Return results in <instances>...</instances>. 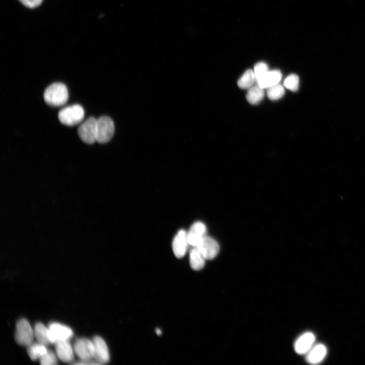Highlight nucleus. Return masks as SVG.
Listing matches in <instances>:
<instances>
[{
    "label": "nucleus",
    "instance_id": "nucleus-1",
    "mask_svg": "<svg viewBox=\"0 0 365 365\" xmlns=\"http://www.w3.org/2000/svg\"><path fill=\"white\" fill-rule=\"evenodd\" d=\"M68 92L66 86L63 83L57 82L49 85L45 90L44 99L49 105L59 106L66 103Z\"/></svg>",
    "mask_w": 365,
    "mask_h": 365
},
{
    "label": "nucleus",
    "instance_id": "nucleus-2",
    "mask_svg": "<svg viewBox=\"0 0 365 365\" xmlns=\"http://www.w3.org/2000/svg\"><path fill=\"white\" fill-rule=\"evenodd\" d=\"M84 110L79 104L67 106L59 111L58 117L62 124L74 126L81 122L84 117Z\"/></svg>",
    "mask_w": 365,
    "mask_h": 365
},
{
    "label": "nucleus",
    "instance_id": "nucleus-3",
    "mask_svg": "<svg viewBox=\"0 0 365 365\" xmlns=\"http://www.w3.org/2000/svg\"><path fill=\"white\" fill-rule=\"evenodd\" d=\"M34 337V331L27 320L25 318L19 320L16 326V342L20 345L28 347L33 343Z\"/></svg>",
    "mask_w": 365,
    "mask_h": 365
},
{
    "label": "nucleus",
    "instance_id": "nucleus-4",
    "mask_svg": "<svg viewBox=\"0 0 365 365\" xmlns=\"http://www.w3.org/2000/svg\"><path fill=\"white\" fill-rule=\"evenodd\" d=\"M115 126L113 120L108 117L102 116L97 120L96 141L100 143L109 141L113 137Z\"/></svg>",
    "mask_w": 365,
    "mask_h": 365
},
{
    "label": "nucleus",
    "instance_id": "nucleus-5",
    "mask_svg": "<svg viewBox=\"0 0 365 365\" xmlns=\"http://www.w3.org/2000/svg\"><path fill=\"white\" fill-rule=\"evenodd\" d=\"M97 120L90 117L78 128V133L80 139L88 144H92L96 141Z\"/></svg>",
    "mask_w": 365,
    "mask_h": 365
},
{
    "label": "nucleus",
    "instance_id": "nucleus-6",
    "mask_svg": "<svg viewBox=\"0 0 365 365\" xmlns=\"http://www.w3.org/2000/svg\"><path fill=\"white\" fill-rule=\"evenodd\" d=\"M49 337L51 343L69 340L73 335L72 330L67 326L58 322H51L48 326Z\"/></svg>",
    "mask_w": 365,
    "mask_h": 365
},
{
    "label": "nucleus",
    "instance_id": "nucleus-7",
    "mask_svg": "<svg viewBox=\"0 0 365 365\" xmlns=\"http://www.w3.org/2000/svg\"><path fill=\"white\" fill-rule=\"evenodd\" d=\"M74 350L80 360H91L94 358V349L92 340L85 338L78 339L74 344Z\"/></svg>",
    "mask_w": 365,
    "mask_h": 365
},
{
    "label": "nucleus",
    "instance_id": "nucleus-8",
    "mask_svg": "<svg viewBox=\"0 0 365 365\" xmlns=\"http://www.w3.org/2000/svg\"><path fill=\"white\" fill-rule=\"evenodd\" d=\"M205 260H212L218 254L220 246L213 238L205 236L196 247Z\"/></svg>",
    "mask_w": 365,
    "mask_h": 365
},
{
    "label": "nucleus",
    "instance_id": "nucleus-9",
    "mask_svg": "<svg viewBox=\"0 0 365 365\" xmlns=\"http://www.w3.org/2000/svg\"><path fill=\"white\" fill-rule=\"evenodd\" d=\"M92 342L94 345V359L98 364H105L110 360V353L104 340L100 337L95 336Z\"/></svg>",
    "mask_w": 365,
    "mask_h": 365
},
{
    "label": "nucleus",
    "instance_id": "nucleus-10",
    "mask_svg": "<svg viewBox=\"0 0 365 365\" xmlns=\"http://www.w3.org/2000/svg\"><path fill=\"white\" fill-rule=\"evenodd\" d=\"M189 244L187 238V232L184 230L178 231L174 237L172 243V248L174 256L181 258L186 254Z\"/></svg>",
    "mask_w": 365,
    "mask_h": 365
},
{
    "label": "nucleus",
    "instance_id": "nucleus-11",
    "mask_svg": "<svg viewBox=\"0 0 365 365\" xmlns=\"http://www.w3.org/2000/svg\"><path fill=\"white\" fill-rule=\"evenodd\" d=\"M206 228L202 222L194 223L187 232L189 244L193 247H196L202 239L206 236Z\"/></svg>",
    "mask_w": 365,
    "mask_h": 365
},
{
    "label": "nucleus",
    "instance_id": "nucleus-12",
    "mask_svg": "<svg viewBox=\"0 0 365 365\" xmlns=\"http://www.w3.org/2000/svg\"><path fill=\"white\" fill-rule=\"evenodd\" d=\"M315 340L314 335L306 332L301 335L296 341L294 349L299 354H306L313 347Z\"/></svg>",
    "mask_w": 365,
    "mask_h": 365
},
{
    "label": "nucleus",
    "instance_id": "nucleus-13",
    "mask_svg": "<svg viewBox=\"0 0 365 365\" xmlns=\"http://www.w3.org/2000/svg\"><path fill=\"white\" fill-rule=\"evenodd\" d=\"M55 344L56 354L61 361L66 363L74 361L75 352L69 340L59 341Z\"/></svg>",
    "mask_w": 365,
    "mask_h": 365
},
{
    "label": "nucleus",
    "instance_id": "nucleus-14",
    "mask_svg": "<svg viewBox=\"0 0 365 365\" xmlns=\"http://www.w3.org/2000/svg\"><path fill=\"white\" fill-rule=\"evenodd\" d=\"M326 353L327 349L325 345L318 344L313 345L306 353V360L309 363L318 364L323 360Z\"/></svg>",
    "mask_w": 365,
    "mask_h": 365
},
{
    "label": "nucleus",
    "instance_id": "nucleus-15",
    "mask_svg": "<svg viewBox=\"0 0 365 365\" xmlns=\"http://www.w3.org/2000/svg\"><path fill=\"white\" fill-rule=\"evenodd\" d=\"M282 78L280 70H269L262 78L257 81V84L263 89L268 88L278 84Z\"/></svg>",
    "mask_w": 365,
    "mask_h": 365
},
{
    "label": "nucleus",
    "instance_id": "nucleus-16",
    "mask_svg": "<svg viewBox=\"0 0 365 365\" xmlns=\"http://www.w3.org/2000/svg\"><path fill=\"white\" fill-rule=\"evenodd\" d=\"M205 259L196 247L193 248L190 251L189 262L192 269L200 270L205 265Z\"/></svg>",
    "mask_w": 365,
    "mask_h": 365
},
{
    "label": "nucleus",
    "instance_id": "nucleus-17",
    "mask_svg": "<svg viewBox=\"0 0 365 365\" xmlns=\"http://www.w3.org/2000/svg\"><path fill=\"white\" fill-rule=\"evenodd\" d=\"M264 96V89L257 84L248 89L246 98L251 104H257L262 101Z\"/></svg>",
    "mask_w": 365,
    "mask_h": 365
},
{
    "label": "nucleus",
    "instance_id": "nucleus-18",
    "mask_svg": "<svg viewBox=\"0 0 365 365\" xmlns=\"http://www.w3.org/2000/svg\"><path fill=\"white\" fill-rule=\"evenodd\" d=\"M33 331L34 337L39 343L46 346L51 343L49 337V328L42 323H36Z\"/></svg>",
    "mask_w": 365,
    "mask_h": 365
},
{
    "label": "nucleus",
    "instance_id": "nucleus-19",
    "mask_svg": "<svg viewBox=\"0 0 365 365\" xmlns=\"http://www.w3.org/2000/svg\"><path fill=\"white\" fill-rule=\"evenodd\" d=\"M257 82L256 78L253 70H246L237 82L238 86L242 89H248Z\"/></svg>",
    "mask_w": 365,
    "mask_h": 365
},
{
    "label": "nucleus",
    "instance_id": "nucleus-20",
    "mask_svg": "<svg viewBox=\"0 0 365 365\" xmlns=\"http://www.w3.org/2000/svg\"><path fill=\"white\" fill-rule=\"evenodd\" d=\"M46 345L39 343H32L27 347V353L32 360L40 359L48 350Z\"/></svg>",
    "mask_w": 365,
    "mask_h": 365
},
{
    "label": "nucleus",
    "instance_id": "nucleus-21",
    "mask_svg": "<svg viewBox=\"0 0 365 365\" xmlns=\"http://www.w3.org/2000/svg\"><path fill=\"white\" fill-rule=\"evenodd\" d=\"M284 87L281 84H277L267 88V94L271 100H277L281 98L284 94Z\"/></svg>",
    "mask_w": 365,
    "mask_h": 365
},
{
    "label": "nucleus",
    "instance_id": "nucleus-22",
    "mask_svg": "<svg viewBox=\"0 0 365 365\" xmlns=\"http://www.w3.org/2000/svg\"><path fill=\"white\" fill-rule=\"evenodd\" d=\"M284 86L293 92L297 91L299 86V78L296 74L288 76L283 82Z\"/></svg>",
    "mask_w": 365,
    "mask_h": 365
},
{
    "label": "nucleus",
    "instance_id": "nucleus-23",
    "mask_svg": "<svg viewBox=\"0 0 365 365\" xmlns=\"http://www.w3.org/2000/svg\"><path fill=\"white\" fill-rule=\"evenodd\" d=\"M57 354L51 350L47 352L40 358V362L42 365H54L57 363Z\"/></svg>",
    "mask_w": 365,
    "mask_h": 365
},
{
    "label": "nucleus",
    "instance_id": "nucleus-24",
    "mask_svg": "<svg viewBox=\"0 0 365 365\" xmlns=\"http://www.w3.org/2000/svg\"><path fill=\"white\" fill-rule=\"evenodd\" d=\"M269 70L268 66L265 62L257 63L254 65L253 69L257 81L262 78Z\"/></svg>",
    "mask_w": 365,
    "mask_h": 365
},
{
    "label": "nucleus",
    "instance_id": "nucleus-25",
    "mask_svg": "<svg viewBox=\"0 0 365 365\" xmlns=\"http://www.w3.org/2000/svg\"><path fill=\"white\" fill-rule=\"evenodd\" d=\"M23 5L29 8H34L41 5L43 0H19Z\"/></svg>",
    "mask_w": 365,
    "mask_h": 365
},
{
    "label": "nucleus",
    "instance_id": "nucleus-26",
    "mask_svg": "<svg viewBox=\"0 0 365 365\" xmlns=\"http://www.w3.org/2000/svg\"><path fill=\"white\" fill-rule=\"evenodd\" d=\"M156 333L157 335L160 336L162 334V331L160 328H157L156 330Z\"/></svg>",
    "mask_w": 365,
    "mask_h": 365
}]
</instances>
